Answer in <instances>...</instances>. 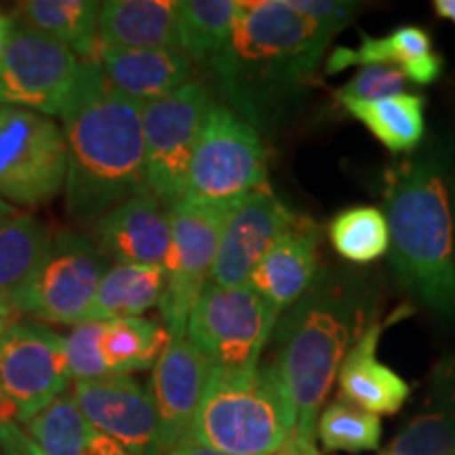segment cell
Wrapping results in <instances>:
<instances>
[{
	"label": "cell",
	"mask_w": 455,
	"mask_h": 455,
	"mask_svg": "<svg viewBox=\"0 0 455 455\" xmlns=\"http://www.w3.org/2000/svg\"><path fill=\"white\" fill-rule=\"evenodd\" d=\"M141 108L106 81L98 61H83L60 112L68 150L66 213L78 224H93L148 192Z\"/></svg>",
	"instance_id": "cell-1"
},
{
	"label": "cell",
	"mask_w": 455,
	"mask_h": 455,
	"mask_svg": "<svg viewBox=\"0 0 455 455\" xmlns=\"http://www.w3.org/2000/svg\"><path fill=\"white\" fill-rule=\"evenodd\" d=\"M378 316L356 276L321 272L276 329L275 363L295 413L289 455H318L316 419L348 346Z\"/></svg>",
	"instance_id": "cell-2"
},
{
	"label": "cell",
	"mask_w": 455,
	"mask_h": 455,
	"mask_svg": "<svg viewBox=\"0 0 455 455\" xmlns=\"http://www.w3.org/2000/svg\"><path fill=\"white\" fill-rule=\"evenodd\" d=\"M451 156L443 146L395 163L384 175L390 261L426 308L455 323Z\"/></svg>",
	"instance_id": "cell-3"
},
{
	"label": "cell",
	"mask_w": 455,
	"mask_h": 455,
	"mask_svg": "<svg viewBox=\"0 0 455 455\" xmlns=\"http://www.w3.org/2000/svg\"><path fill=\"white\" fill-rule=\"evenodd\" d=\"M333 36V30L293 11L287 0L243 3L230 41L212 68L235 112L253 127L291 104Z\"/></svg>",
	"instance_id": "cell-4"
},
{
	"label": "cell",
	"mask_w": 455,
	"mask_h": 455,
	"mask_svg": "<svg viewBox=\"0 0 455 455\" xmlns=\"http://www.w3.org/2000/svg\"><path fill=\"white\" fill-rule=\"evenodd\" d=\"M295 413L275 365L212 367L186 439L230 455H289Z\"/></svg>",
	"instance_id": "cell-5"
},
{
	"label": "cell",
	"mask_w": 455,
	"mask_h": 455,
	"mask_svg": "<svg viewBox=\"0 0 455 455\" xmlns=\"http://www.w3.org/2000/svg\"><path fill=\"white\" fill-rule=\"evenodd\" d=\"M268 184V163L258 131L213 101L192 155L184 198L235 207Z\"/></svg>",
	"instance_id": "cell-6"
},
{
	"label": "cell",
	"mask_w": 455,
	"mask_h": 455,
	"mask_svg": "<svg viewBox=\"0 0 455 455\" xmlns=\"http://www.w3.org/2000/svg\"><path fill=\"white\" fill-rule=\"evenodd\" d=\"M278 316L281 310L247 284L218 287L209 283L188 318L186 338L212 367L243 371L258 367Z\"/></svg>",
	"instance_id": "cell-7"
},
{
	"label": "cell",
	"mask_w": 455,
	"mask_h": 455,
	"mask_svg": "<svg viewBox=\"0 0 455 455\" xmlns=\"http://www.w3.org/2000/svg\"><path fill=\"white\" fill-rule=\"evenodd\" d=\"M68 150L51 116L0 106V198L34 209L64 192Z\"/></svg>",
	"instance_id": "cell-8"
},
{
	"label": "cell",
	"mask_w": 455,
	"mask_h": 455,
	"mask_svg": "<svg viewBox=\"0 0 455 455\" xmlns=\"http://www.w3.org/2000/svg\"><path fill=\"white\" fill-rule=\"evenodd\" d=\"M232 207L181 198L167 209L169 249L164 258V289L161 308L171 338H186V327L201 298L218 255L220 236Z\"/></svg>",
	"instance_id": "cell-9"
},
{
	"label": "cell",
	"mask_w": 455,
	"mask_h": 455,
	"mask_svg": "<svg viewBox=\"0 0 455 455\" xmlns=\"http://www.w3.org/2000/svg\"><path fill=\"white\" fill-rule=\"evenodd\" d=\"M213 100L203 83L184 87L141 108L146 186L164 209L186 195L188 171Z\"/></svg>",
	"instance_id": "cell-10"
},
{
	"label": "cell",
	"mask_w": 455,
	"mask_h": 455,
	"mask_svg": "<svg viewBox=\"0 0 455 455\" xmlns=\"http://www.w3.org/2000/svg\"><path fill=\"white\" fill-rule=\"evenodd\" d=\"M106 270L108 261L89 236L57 232L13 310L49 325H81Z\"/></svg>",
	"instance_id": "cell-11"
},
{
	"label": "cell",
	"mask_w": 455,
	"mask_h": 455,
	"mask_svg": "<svg viewBox=\"0 0 455 455\" xmlns=\"http://www.w3.org/2000/svg\"><path fill=\"white\" fill-rule=\"evenodd\" d=\"M81 66L64 44L13 21L0 64V106L60 116Z\"/></svg>",
	"instance_id": "cell-12"
},
{
	"label": "cell",
	"mask_w": 455,
	"mask_h": 455,
	"mask_svg": "<svg viewBox=\"0 0 455 455\" xmlns=\"http://www.w3.org/2000/svg\"><path fill=\"white\" fill-rule=\"evenodd\" d=\"M72 384L64 338L43 323L13 321L0 335V390L17 413L30 418Z\"/></svg>",
	"instance_id": "cell-13"
},
{
	"label": "cell",
	"mask_w": 455,
	"mask_h": 455,
	"mask_svg": "<svg viewBox=\"0 0 455 455\" xmlns=\"http://www.w3.org/2000/svg\"><path fill=\"white\" fill-rule=\"evenodd\" d=\"M72 396L87 422L131 455H163L155 401L138 379L108 375L74 382Z\"/></svg>",
	"instance_id": "cell-14"
},
{
	"label": "cell",
	"mask_w": 455,
	"mask_h": 455,
	"mask_svg": "<svg viewBox=\"0 0 455 455\" xmlns=\"http://www.w3.org/2000/svg\"><path fill=\"white\" fill-rule=\"evenodd\" d=\"M293 220L295 213L284 207L268 184L236 203L221 230L209 283L218 287L247 284L255 266L268 253L278 236L293 224Z\"/></svg>",
	"instance_id": "cell-15"
},
{
	"label": "cell",
	"mask_w": 455,
	"mask_h": 455,
	"mask_svg": "<svg viewBox=\"0 0 455 455\" xmlns=\"http://www.w3.org/2000/svg\"><path fill=\"white\" fill-rule=\"evenodd\" d=\"M212 365L188 338H171L152 373L150 395L161 430V451L169 453L190 432L207 388Z\"/></svg>",
	"instance_id": "cell-16"
},
{
	"label": "cell",
	"mask_w": 455,
	"mask_h": 455,
	"mask_svg": "<svg viewBox=\"0 0 455 455\" xmlns=\"http://www.w3.org/2000/svg\"><path fill=\"white\" fill-rule=\"evenodd\" d=\"M169 213L156 196L141 192L93 221L91 243L106 261L163 266L169 249Z\"/></svg>",
	"instance_id": "cell-17"
},
{
	"label": "cell",
	"mask_w": 455,
	"mask_h": 455,
	"mask_svg": "<svg viewBox=\"0 0 455 455\" xmlns=\"http://www.w3.org/2000/svg\"><path fill=\"white\" fill-rule=\"evenodd\" d=\"M321 230L312 220L298 218L259 259L247 287L278 310L298 304L318 276Z\"/></svg>",
	"instance_id": "cell-18"
},
{
	"label": "cell",
	"mask_w": 455,
	"mask_h": 455,
	"mask_svg": "<svg viewBox=\"0 0 455 455\" xmlns=\"http://www.w3.org/2000/svg\"><path fill=\"white\" fill-rule=\"evenodd\" d=\"M106 81L146 106L195 81V66L180 49H121L100 44L95 60Z\"/></svg>",
	"instance_id": "cell-19"
},
{
	"label": "cell",
	"mask_w": 455,
	"mask_h": 455,
	"mask_svg": "<svg viewBox=\"0 0 455 455\" xmlns=\"http://www.w3.org/2000/svg\"><path fill=\"white\" fill-rule=\"evenodd\" d=\"M382 329L384 325L375 316L361 338L352 344L350 352H346L338 371V382L346 403L373 415H392L401 411L411 388L401 375L375 356Z\"/></svg>",
	"instance_id": "cell-20"
},
{
	"label": "cell",
	"mask_w": 455,
	"mask_h": 455,
	"mask_svg": "<svg viewBox=\"0 0 455 455\" xmlns=\"http://www.w3.org/2000/svg\"><path fill=\"white\" fill-rule=\"evenodd\" d=\"M350 66H395L415 84H430L443 74L445 60L432 49L428 30L419 26H401L388 36H367L358 49L338 47L327 60V74Z\"/></svg>",
	"instance_id": "cell-21"
},
{
	"label": "cell",
	"mask_w": 455,
	"mask_h": 455,
	"mask_svg": "<svg viewBox=\"0 0 455 455\" xmlns=\"http://www.w3.org/2000/svg\"><path fill=\"white\" fill-rule=\"evenodd\" d=\"M98 43L121 49H180L175 0L100 3Z\"/></svg>",
	"instance_id": "cell-22"
},
{
	"label": "cell",
	"mask_w": 455,
	"mask_h": 455,
	"mask_svg": "<svg viewBox=\"0 0 455 455\" xmlns=\"http://www.w3.org/2000/svg\"><path fill=\"white\" fill-rule=\"evenodd\" d=\"M455 453V356H447L430 375L424 409L415 413L379 455Z\"/></svg>",
	"instance_id": "cell-23"
},
{
	"label": "cell",
	"mask_w": 455,
	"mask_h": 455,
	"mask_svg": "<svg viewBox=\"0 0 455 455\" xmlns=\"http://www.w3.org/2000/svg\"><path fill=\"white\" fill-rule=\"evenodd\" d=\"M20 24L53 38L81 61L98 53V15L95 0H26L17 4Z\"/></svg>",
	"instance_id": "cell-24"
},
{
	"label": "cell",
	"mask_w": 455,
	"mask_h": 455,
	"mask_svg": "<svg viewBox=\"0 0 455 455\" xmlns=\"http://www.w3.org/2000/svg\"><path fill=\"white\" fill-rule=\"evenodd\" d=\"M51 238L53 235L36 215L15 212L0 218V301L13 308L41 266Z\"/></svg>",
	"instance_id": "cell-25"
},
{
	"label": "cell",
	"mask_w": 455,
	"mask_h": 455,
	"mask_svg": "<svg viewBox=\"0 0 455 455\" xmlns=\"http://www.w3.org/2000/svg\"><path fill=\"white\" fill-rule=\"evenodd\" d=\"M163 289V266H108L91 304L87 321L144 316L148 310L161 304Z\"/></svg>",
	"instance_id": "cell-26"
},
{
	"label": "cell",
	"mask_w": 455,
	"mask_h": 455,
	"mask_svg": "<svg viewBox=\"0 0 455 455\" xmlns=\"http://www.w3.org/2000/svg\"><path fill=\"white\" fill-rule=\"evenodd\" d=\"M344 110L361 121L390 152L411 155L426 133V100L415 93H401L378 101H339Z\"/></svg>",
	"instance_id": "cell-27"
},
{
	"label": "cell",
	"mask_w": 455,
	"mask_h": 455,
	"mask_svg": "<svg viewBox=\"0 0 455 455\" xmlns=\"http://www.w3.org/2000/svg\"><path fill=\"white\" fill-rule=\"evenodd\" d=\"M171 335L150 318H112L101 321L100 348L108 375H129L156 365Z\"/></svg>",
	"instance_id": "cell-28"
},
{
	"label": "cell",
	"mask_w": 455,
	"mask_h": 455,
	"mask_svg": "<svg viewBox=\"0 0 455 455\" xmlns=\"http://www.w3.org/2000/svg\"><path fill=\"white\" fill-rule=\"evenodd\" d=\"M238 0H181L178 3V44L192 61L209 66L221 55L235 30Z\"/></svg>",
	"instance_id": "cell-29"
},
{
	"label": "cell",
	"mask_w": 455,
	"mask_h": 455,
	"mask_svg": "<svg viewBox=\"0 0 455 455\" xmlns=\"http://www.w3.org/2000/svg\"><path fill=\"white\" fill-rule=\"evenodd\" d=\"M15 424L43 455H84L95 435V428L78 409L72 392H64L41 411Z\"/></svg>",
	"instance_id": "cell-30"
},
{
	"label": "cell",
	"mask_w": 455,
	"mask_h": 455,
	"mask_svg": "<svg viewBox=\"0 0 455 455\" xmlns=\"http://www.w3.org/2000/svg\"><path fill=\"white\" fill-rule=\"evenodd\" d=\"M329 241L346 261L371 264L390 247L388 221L375 207L346 209L329 224Z\"/></svg>",
	"instance_id": "cell-31"
},
{
	"label": "cell",
	"mask_w": 455,
	"mask_h": 455,
	"mask_svg": "<svg viewBox=\"0 0 455 455\" xmlns=\"http://www.w3.org/2000/svg\"><path fill=\"white\" fill-rule=\"evenodd\" d=\"M316 439L329 451H375L382 439V422L378 415L346 401H335L318 413Z\"/></svg>",
	"instance_id": "cell-32"
},
{
	"label": "cell",
	"mask_w": 455,
	"mask_h": 455,
	"mask_svg": "<svg viewBox=\"0 0 455 455\" xmlns=\"http://www.w3.org/2000/svg\"><path fill=\"white\" fill-rule=\"evenodd\" d=\"M100 338L101 321H87L81 325H74L72 331L64 338L66 361L74 382L108 378Z\"/></svg>",
	"instance_id": "cell-33"
},
{
	"label": "cell",
	"mask_w": 455,
	"mask_h": 455,
	"mask_svg": "<svg viewBox=\"0 0 455 455\" xmlns=\"http://www.w3.org/2000/svg\"><path fill=\"white\" fill-rule=\"evenodd\" d=\"M407 76L395 66H365L346 87L338 89V101H378L407 93Z\"/></svg>",
	"instance_id": "cell-34"
},
{
	"label": "cell",
	"mask_w": 455,
	"mask_h": 455,
	"mask_svg": "<svg viewBox=\"0 0 455 455\" xmlns=\"http://www.w3.org/2000/svg\"><path fill=\"white\" fill-rule=\"evenodd\" d=\"M287 3L293 11L310 17L335 34L344 30L358 11L356 3H338V0H287Z\"/></svg>",
	"instance_id": "cell-35"
},
{
	"label": "cell",
	"mask_w": 455,
	"mask_h": 455,
	"mask_svg": "<svg viewBox=\"0 0 455 455\" xmlns=\"http://www.w3.org/2000/svg\"><path fill=\"white\" fill-rule=\"evenodd\" d=\"M0 455H43L15 422L0 424Z\"/></svg>",
	"instance_id": "cell-36"
},
{
	"label": "cell",
	"mask_w": 455,
	"mask_h": 455,
	"mask_svg": "<svg viewBox=\"0 0 455 455\" xmlns=\"http://www.w3.org/2000/svg\"><path fill=\"white\" fill-rule=\"evenodd\" d=\"M84 455H131L123 445H118L116 441H112L110 436L101 435V432L95 430L93 439L89 441L87 449H84Z\"/></svg>",
	"instance_id": "cell-37"
},
{
	"label": "cell",
	"mask_w": 455,
	"mask_h": 455,
	"mask_svg": "<svg viewBox=\"0 0 455 455\" xmlns=\"http://www.w3.org/2000/svg\"><path fill=\"white\" fill-rule=\"evenodd\" d=\"M164 455H230V453L215 451V449L196 445V443L184 439V441L180 443V445H175L169 453H164Z\"/></svg>",
	"instance_id": "cell-38"
},
{
	"label": "cell",
	"mask_w": 455,
	"mask_h": 455,
	"mask_svg": "<svg viewBox=\"0 0 455 455\" xmlns=\"http://www.w3.org/2000/svg\"><path fill=\"white\" fill-rule=\"evenodd\" d=\"M11 28H13V20H11V17H7V15L0 17V64H3L4 51H7Z\"/></svg>",
	"instance_id": "cell-39"
},
{
	"label": "cell",
	"mask_w": 455,
	"mask_h": 455,
	"mask_svg": "<svg viewBox=\"0 0 455 455\" xmlns=\"http://www.w3.org/2000/svg\"><path fill=\"white\" fill-rule=\"evenodd\" d=\"M435 13L455 26V0H435Z\"/></svg>",
	"instance_id": "cell-40"
},
{
	"label": "cell",
	"mask_w": 455,
	"mask_h": 455,
	"mask_svg": "<svg viewBox=\"0 0 455 455\" xmlns=\"http://www.w3.org/2000/svg\"><path fill=\"white\" fill-rule=\"evenodd\" d=\"M13 308H11L9 304H4V301H0V335L4 333V329H7L11 323H13Z\"/></svg>",
	"instance_id": "cell-41"
},
{
	"label": "cell",
	"mask_w": 455,
	"mask_h": 455,
	"mask_svg": "<svg viewBox=\"0 0 455 455\" xmlns=\"http://www.w3.org/2000/svg\"><path fill=\"white\" fill-rule=\"evenodd\" d=\"M15 212H17L15 207H11V204H7L3 201V198H0V218H7V215L15 213Z\"/></svg>",
	"instance_id": "cell-42"
},
{
	"label": "cell",
	"mask_w": 455,
	"mask_h": 455,
	"mask_svg": "<svg viewBox=\"0 0 455 455\" xmlns=\"http://www.w3.org/2000/svg\"><path fill=\"white\" fill-rule=\"evenodd\" d=\"M451 204H453V218H455V164L451 171Z\"/></svg>",
	"instance_id": "cell-43"
},
{
	"label": "cell",
	"mask_w": 455,
	"mask_h": 455,
	"mask_svg": "<svg viewBox=\"0 0 455 455\" xmlns=\"http://www.w3.org/2000/svg\"><path fill=\"white\" fill-rule=\"evenodd\" d=\"M0 17H3V13H0Z\"/></svg>",
	"instance_id": "cell-44"
},
{
	"label": "cell",
	"mask_w": 455,
	"mask_h": 455,
	"mask_svg": "<svg viewBox=\"0 0 455 455\" xmlns=\"http://www.w3.org/2000/svg\"><path fill=\"white\" fill-rule=\"evenodd\" d=\"M0 392H3V390H0Z\"/></svg>",
	"instance_id": "cell-45"
},
{
	"label": "cell",
	"mask_w": 455,
	"mask_h": 455,
	"mask_svg": "<svg viewBox=\"0 0 455 455\" xmlns=\"http://www.w3.org/2000/svg\"><path fill=\"white\" fill-rule=\"evenodd\" d=\"M453 455H455V453H453Z\"/></svg>",
	"instance_id": "cell-46"
}]
</instances>
